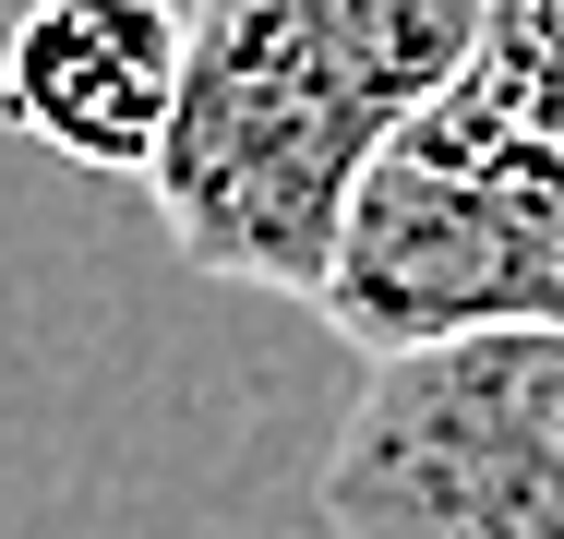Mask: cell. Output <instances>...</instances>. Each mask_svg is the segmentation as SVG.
Masks as SVG:
<instances>
[{
    "instance_id": "obj_1",
    "label": "cell",
    "mask_w": 564,
    "mask_h": 539,
    "mask_svg": "<svg viewBox=\"0 0 564 539\" xmlns=\"http://www.w3.org/2000/svg\"><path fill=\"white\" fill-rule=\"evenodd\" d=\"M480 61V0H193L181 108L144 168L181 264L325 300L360 168Z\"/></svg>"
},
{
    "instance_id": "obj_2",
    "label": "cell",
    "mask_w": 564,
    "mask_h": 539,
    "mask_svg": "<svg viewBox=\"0 0 564 539\" xmlns=\"http://www.w3.org/2000/svg\"><path fill=\"white\" fill-rule=\"evenodd\" d=\"M313 312L360 360H409V348L505 336V323L564 336V144L505 120L456 73L360 168Z\"/></svg>"
},
{
    "instance_id": "obj_3",
    "label": "cell",
    "mask_w": 564,
    "mask_h": 539,
    "mask_svg": "<svg viewBox=\"0 0 564 539\" xmlns=\"http://www.w3.org/2000/svg\"><path fill=\"white\" fill-rule=\"evenodd\" d=\"M313 516L325 539H564V336L505 323L372 360Z\"/></svg>"
},
{
    "instance_id": "obj_4",
    "label": "cell",
    "mask_w": 564,
    "mask_h": 539,
    "mask_svg": "<svg viewBox=\"0 0 564 539\" xmlns=\"http://www.w3.org/2000/svg\"><path fill=\"white\" fill-rule=\"evenodd\" d=\"M181 0H24L0 36V132H24L61 168L144 180L181 108Z\"/></svg>"
},
{
    "instance_id": "obj_5",
    "label": "cell",
    "mask_w": 564,
    "mask_h": 539,
    "mask_svg": "<svg viewBox=\"0 0 564 539\" xmlns=\"http://www.w3.org/2000/svg\"><path fill=\"white\" fill-rule=\"evenodd\" d=\"M468 85L505 108V120H529V132L564 144V0H480V61H468Z\"/></svg>"
}]
</instances>
